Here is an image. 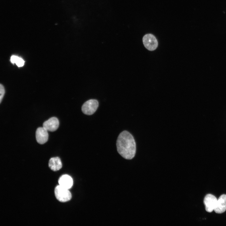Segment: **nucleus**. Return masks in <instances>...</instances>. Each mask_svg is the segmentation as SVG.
<instances>
[{"instance_id":"obj_1","label":"nucleus","mask_w":226,"mask_h":226,"mask_svg":"<svg viewBox=\"0 0 226 226\" xmlns=\"http://www.w3.org/2000/svg\"><path fill=\"white\" fill-rule=\"evenodd\" d=\"M116 145L117 152L124 158L131 159L135 156L136 143L132 135L128 131H124L120 134Z\"/></svg>"},{"instance_id":"obj_2","label":"nucleus","mask_w":226,"mask_h":226,"mask_svg":"<svg viewBox=\"0 0 226 226\" xmlns=\"http://www.w3.org/2000/svg\"><path fill=\"white\" fill-rule=\"evenodd\" d=\"M54 192L56 198L60 202H65L71 199L72 195L68 189L60 185L55 187Z\"/></svg>"},{"instance_id":"obj_3","label":"nucleus","mask_w":226,"mask_h":226,"mask_svg":"<svg viewBox=\"0 0 226 226\" xmlns=\"http://www.w3.org/2000/svg\"><path fill=\"white\" fill-rule=\"evenodd\" d=\"M98 106L99 103L97 100L91 99L83 104L81 108L82 111L85 115H92L96 111Z\"/></svg>"},{"instance_id":"obj_4","label":"nucleus","mask_w":226,"mask_h":226,"mask_svg":"<svg viewBox=\"0 0 226 226\" xmlns=\"http://www.w3.org/2000/svg\"><path fill=\"white\" fill-rule=\"evenodd\" d=\"M143 41L145 47L149 51L155 50L158 46L156 38L154 35L151 34L144 35L143 38Z\"/></svg>"},{"instance_id":"obj_5","label":"nucleus","mask_w":226,"mask_h":226,"mask_svg":"<svg viewBox=\"0 0 226 226\" xmlns=\"http://www.w3.org/2000/svg\"><path fill=\"white\" fill-rule=\"evenodd\" d=\"M217 200L215 196L211 194H208L205 196L204 203L207 212L210 213L214 210Z\"/></svg>"},{"instance_id":"obj_6","label":"nucleus","mask_w":226,"mask_h":226,"mask_svg":"<svg viewBox=\"0 0 226 226\" xmlns=\"http://www.w3.org/2000/svg\"><path fill=\"white\" fill-rule=\"evenodd\" d=\"M59 126V121L56 117H52L45 121L43 123V127L47 131L54 132L56 130Z\"/></svg>"},{"instance_id":"obj_7","label":"nucleus","mask_w":226,"mask_h":226,"mask_svg":"<svg viewBox=\"0 0 226 226\" xmlns=\"http://www.w3.org/2000/svg\"><path fill=\"white\" fill-rule=\"evenodd\" d=\"M48 131L43 127L37 128L35 133L36 139L37 142L40 144L45 143L48 140Z\"/></svg>"},{"instance_id":"obj_8","label":"nucleus","mask_w":226,"mask_h":226,"mask_svg":"<svg viewBox=\"0 0 226 226\" xmlns=\"http://www.w3.org/2000/svg\"><path fill=\"white\" fill-rule=\"evenodd\" d=\"M226 210V195H221L217 200L216 206L214 209L215 213H221Z\"/></svg>"},{"instance_id":"obj_9","label":"nucleus","mask_w":226,"mask_h":226,"mask_svg":"<svg viewBox=\"0 0 226 226\" xmlns=\"http://www.w3.org/2000/svg\"><path fill=\"white\" fill-rule=\"evenodd\" d=\"M58 183L61 186L69 189L72 186L73 181L70 176L67 175H64L59 178Z\"/></svg>"},{"instance_id":"obj_10","label":"nucleus","mask_w":226,"mask_h":226,"mask_svg":"<svg viewBox=\"0 0 226 226\" xmlns=\"http://www.w3.org/2000/svg\"><path fill=\"white\" fill-rule=\"evenodd\" d=\"M48 165L50 169L54 171L59 170L62 167L61 159L58 157L51 158L49 161Z\"/></svg>"},{"instance_id":"obj_11","label":"nucleus","mask_w":226,"mask_h":226,"mask_svg":"<svg viewBox=\"0 0 226 226\" xmlns=\"http://www.w3.org/2000/svg\"><path fill=\"white\" fill-rule=\"evenodd\" d=\"M24 61L21 58L18 57L15 63L19 67L23 66L24 64Z\"/></svg>"},{"instance_id":"obj_12","label":"nucleus","mask_w":226,"mask_h":226,"mask_svg":"<svg viewBox=\"0 0 226 226\" xmlns=\"http://www.w3.org/2000/svg\"><path fill=\"white\" fill-rule=\"evenodd\" d=\"M0 102L1 103L5 94V89L3 85L1 84L0 86Z\"/></svg>"},{"instance_id":"obj_13","label":"nucleus","mask_w":226,"mask_h":226,"mask_svg":"<svg viewBox=\"0 0 226 226\" xmlns=\"http://www.w3.org/2000/svg\"><path fill=\"white\" fill-rule=\"evenodd\" d=\"M18 57V56H16L13 55L10 58L11 62L13 63H15Z\"/></svg>"}]
</instances>
